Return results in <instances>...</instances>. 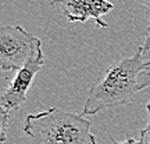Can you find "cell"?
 I'll return each instance as SVG.
<instances>
[{
    "label": "cell",
    "mask_w": 150,
    "mask_h": 144,
    "mask_svg": "<svg viewBox=\"0 0 150 144\" xmlns=\"http://www.w3.org/2000/svg\"><path fill=\"white\" fill-rule=\"evenodd\" d=\"M45 65L43 47L38 50V53L32 55V58L27 64L18 70L14 78L10 80L7 89L0 97V125H1V141L6 140V132L8 119L13 111H20L27 101L28 90L31 89L33 79Z\"/></svg>",
    "instance_id": "3957f363"
},
{
    "label": "cell",
    "mask_w": 150,
    "mask_h": 144,
    "mask_svg": "<svg viewBox=\"0 0 150 144\" xmlns=\"http://www.w3.org/2000/svg\"><path fill=\"white\" fill-rule=\"evenodd\" d=\"M146 110H147V125L140 130V139L143 144H150V103H147Z\"/></svg>",
    "instance_id": "8992f818"
},
{
    "label": "cell",
    "mask_w": 150,
    "mask_h": 144,
    "mask_svg": "<svg viewBox=\"0 0 150 144\" xmlns=\"http://www.w3.org/2000/svg\"><path fill=\"white\" fill-rule=\"evenodd\" d=\"M42 47L40 39L20 25L0 28V70L18 71Z\"/></svg>",
    "instance_id": "277c9868"
},
{
    "label": "cell",
    "mask_w": 150,
    "mask_h": 144,
    "mask_svg": "<svg viewBox=\"0 0 150 144\" xmlns=\"http://www.w3.org/2000/svg\"><path fill=\"white\" fill-rule=\"evenodd\" d=\"M111 143L112 144H143L142 143V139L136 140L135 137H128V139L124 140V141H117L115 139H112L111 137Z\"/></svg>",
    "instance_id": "9c48e42d"
},
{
    "label": "cell",
    "mask_w": 150,
    "mask_h": 144,
    "mask_svg": "<svg viewBox=\"0 0 150 144\" xmlns=\"http://www.w3.org/2000/svg\"><path fill=\"white\" fill-rule=\"evenodd\" d=\"M91 128L92 122L83 115L49 108L29 114L22 130L32 144H97Z\"/></svg>",
    "instance_id": "7a4b0ae2"
},
{
    "label": "cell",
    "mask_w": 150,
    "mask_h": 144,
    "mask_svg": "<svg viewBox=\"0 0 150 144\" xmlns=\"http://www.w3.org/2000/svg\"><path fill=\"white\" fill-rule=\"evenodd\" d=\"M149 63H150V60H149ZM139 82H140V89H142V90L150 87V67H149V70L146 71V72H143V74L140 75Z\"/></svg>",
    "instance_id": "52a82bcc"
},
{
    "label": "cell",
    "mask_w": 150,
    "mask_h": 144,
    "mask_svg": "<svg viewBox=\"0 0 150 144\" xmlns=\"http://www.w3.org/2000/svg\"><path fill=\"white\" fill-rule=\"evenodd\" d=\"M135 1H138L139 4L145 6L146 8H149V10H150V0H135Z\"/></svg>",
    "instance_id": "30bf717a"
},
{
    "label": "cell",
    "mask_w": 150,
    "mask_h": 144,
    "mask_svg": "<svg viewBox=\"0 0 150 144\" xmlns=\"http://www.w3.org/2000/svg\"><path fill=\"white\" fill-rule=\"evenodd\" d=\"M142 47H138L135 55L120 60L104 71L88 90L81 115H96L100 111L127 104L131 97L140 91V75L149 70Z\"/></svg>",
    "instance_id": "6da1fadb"
},
{
    "label": "cell",
    "mask_w": 150,
    "mask_h": 144,
    "mask_svg": "<svg viewBox=\"0 0 150 144\" xmlns=\"http://www.w3.org/2000/svg\"><path fill=\"white\" fill-rule=\"evenodd\" d=\"M142 50H143V53H147L150 50V18H149V24H147V28H146L145 31V43L140 46Z\"/></svg>",
    "instance_id": "ba28073f"
},
{
    "label": "cell",
    "mask_w": 150,
    "mask_h": 144,
    "mask_svg": "<svg viewBox=\"0 0 150 144\" xmlns=\"http://www.w3.org/2000/svg\"><path fill=\"white\" fill-rule=\"evenodd\" d=\"M61 6L64 17L68 22L85 24L89 20L95 21L97 28H108V24L103 20V15L108 14L114 8V4L108 0H52L50 6Z\"/></svg>",
    "instance_id": "5b68a950"
}]
</instances>
